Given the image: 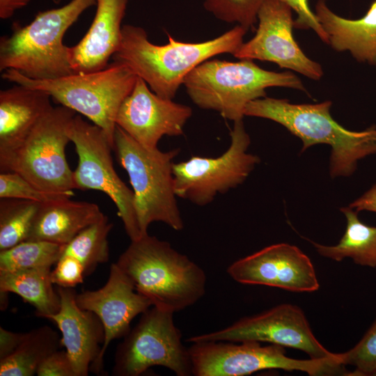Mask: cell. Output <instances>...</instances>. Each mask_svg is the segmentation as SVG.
I'll return each mask as SVG.
<instances>
[{"label":"cell","mask_w":376,"mask_h":376,"mask_svg":"<svg viewBox=\"0 0 376 376\" xmlns=\"http://www.w3.org/2000/svg\"><path fill=\"white\" fill-rule=\"evenodd\" d=\"M247 30L236 25L212 40L185 42L168 36L163 45L152 43L141 26L123 25L113 61L127 65L160 97L173 99L186 77L198 65L222 54H233Z\"/></svg>","instance_id":"cell-1"},{"label":"cell","mask_w":376,"mask_h":376,"mask_svg":"<svg viewBox=\"0 0 376 376\" xmlns=\"http://www.w3.org/2000/svg\"><path fill=\"white\" fill-rule=\"evenodd\" d=\"M116 263L136 291L162 310L178 312L205 293L203 269L168 242L148 233L131 240Z\"/></svg>","instance_id":"cell-2"},{"label":"cell","mask_w":376,"mask_h":376,"mask_svg":"<svg viewBox=\"0 0 376 376\" xmlns=\"http://www.w3.org/2000/svg\"><path fill=\"white\" fill-rule=\"evenodd\" d=\"M331 101L292 104L288 100L265 97L249 103L244 116L281 124L302 141L301 152L315 144L329 145L331 176L348 177L360 159L376 154V127L361 132L348 130L331 117Z\"/></svg>","instance_id":"cell-3"},{"label":"cell","mask_w":376,"mask_h":376,"mask_svg":"<svg viewBox=\"0 0 376 376\" xmlns=\"http://www.w3.org/2000/svg\"><path fill=\"white\" fill-rule=\"evenodd\" d=\"M95 0H71L38 13L28 24H14L0 39V70H15L33 79H54L74 74L70 47L63 42L67 30Z\"/></svg>","instance_id":"cell-4"},{"label":"cell","mask_w":376,"mask_h":376,"mask_svg":"<svg viewBox=\"0 0 376 376\" xmlns=\"http://www.w3.org/2000/svg\"><path fill=\"white\" fill-rule=\"evenodd\" d=\"M183 85L197 107L215 111L233 122L243 119L249 103L266 97L267 88L306 91L292 72L266 70L247 59L238 62L207 60L186 77Z\"/></svg>","instance_id":"cell-5"},{"label":"cell","mask_w":376,"mask_h":376,"mask_svg":"<svg viewBox=\"0 0 376 376\" xmlns=\"http://www.w3.org/2000/svg\"><path fill=\"white\" fill-rule=\"evenodd\" d=\"M1 77L42 91L62 106L86 116L104 132L113 149L118 111L138 79L127 65L116 61L100 70L54 79H33L11 69Z\"/></svg>","instance_id":"cell-6"},{"label":"cell","mask_w":376,"mask_h":376,"mask_svg":"<svg viewBox=\"0 0 376 376\" xmlns=\"http://www.w3.org/2000/svg\"><path fill=\"white\" fill-rule=\"evenodd\" d=\"M113 150L127 171L134 195L135 210L142 235L150 224H166L181 230L184 222L178 205L173 175L179 148L166 152L146 148L116 125Z\"/></svg>","instance_id":"cell-7"},{"label":"cell","mask_w":376,"mask_h":376,"mask_svg":"<svg viewBox=\"0 0 376 376\" xmlns=\"http://www.w3.org/2000/svg\"><path fill=\"white\" fill-rule=\"evenodd\" d=\"M77 112L52 107L15 146L0 150V171L19 173L38 188L52 193H74L73 171L66 159L68 130Z\"/></svg>","instance_id":"cell-8"},{"label":"cell","mask_w":376,"mask_h":376,"mask_svg":"<svg viewBox=\"0 0 376 376\" xmlns=\"http://www.w3.org/2000/svg\"><path fill=\"white\" fill-rule=\"evenodd\" d=\"M200 341L188 350L195 376H244L268 369L297 370L311 376L345 375L343 366L313 359L288 357L284 347L260 342Z\"/></svg>","instance_id":"cell-9"},{"label":"cell","mask_w":376,"mask_h":376,"mask_svg":"<svg viewBox=\"0 0 376 376\" xmlns=\"http://www.w3.org/2000/svg\"><path fill=\"white\" fill-rule=\"evenodd\" d=\"M181 339L173 313L150 307L118 345L112 375L139 376L159 366L178 376L193 375L189 350Z\"/></svg>","instance_id":"cell-10"},{"label":"cell","mask_w":376,"mask_h":376,"mask_svg":"<svg viewBox=\"0 0 376 376\" xmlns=\"http://www.w3.org/2000/svg\"><path fill=\"white\" fill-rule=\"evenodd\" d=\"M68 133L78 156V164L73 171L75 188L97 190L107 194L116 205L130 240L141 237L134 191L115 171L111 157L113 147L104 132L76 115L70 123Z\"/></svg>","instance_id":"cell-11"},{"label":"cell","mask_w":376,"mask_h":376,"mask_svg":"<svg viewBox=\"0 0 376 376\" xmlns=\"http://www.w3.org/2000/svg\"><path fill=\"white\" fill-rule=\"evenodd\" d=\"M230 136L228 148L217 157L192 156L173 164L174 189L178 198L205 206L218 194H225L245 181L260 159L247 152L251 139L242 120L234 122Z\"/></svg>","instance_id":"cell-12"},{"label":"cell","mask_w":376,"mask_h":376,"mask_svg":"<svg viewBox=\"0 0 376 376\" xmlns=\"http://www.w3.org/2000/svg\"><path fill=\"white\" fill-rule=\"evenodd\" d=\"M210 340L266 342L299 350L311 359L343 366L340 353L327 350L314 336L304 311L290 304L277 305L226 328L187 339L189 343Z\"/></svg>","instance_id":"cell-13"},{"label":"cell","mask_w":376,"mask_h":376,"mask_svg":"<svg viewBox=\"0 0 376 376\" xmlns=\"http://www.w3.org/2000/svg\"><path fill=\"white\" fill-rule=\"evenodd\" d=\"M292 10L279 0H265L258 13L255 36L233 55L240 60L273 62L280 68L319 80L323 76L322 66L305 55L293 37Z\"/></svg>","instance_id":"cell-14"},{"label":"cell","mask_w":376,"mask_h":376,"mask_svg":"<svg viewBox=\"0 0 376 376\" xmlns=\"http://www.w3.org/2000/svg\"><path fill=\"white\" fill-rule=\"evenodd\" d=\"M235 281L296 292H311L320 283L311 259L287 243L266 246L233 263L227 269Z\"/></svg>","instance_id":"cell-15"},{"label":"cell","mask_w":376,"mask_h":376,"mask_svg":"<svg viewBox=\"0 0 376 376\" xmlns=\"http://www.w3.org/2000/svg\"><path fill=\"white\" fill-rule=\"evenodd\" d=\"M191 116L190 107L159 96L138 77L119 108L116 123L142 146L155 149L164 136L182 135Z\"/></svg>","instance_id":"cell-16"},{"label":"cell","mask_w":376,"mask_h":376,"mask_svg":"<svg viewBox=\"0 0 376 376\" xmlns=\"http://www.w3.org/2000/svg\"><path fill=\"white\" fill-rule=\"evenodd\" d=\"M76 301L80 308L95 313L104 326V340L99 357L90 368L95 374L104 368V357L111 342L124 337L134 318L152 306L148 298L136 291L116 263L111 265L103 287L77 293Z\"/></svg>","instance_id":"cell-17"},{"label":"cell","mask_w":376,"mask_h":376,"mask_svg":"<svg viewBox=\"0 0 376 376\" xmlns=\"http://www.w3.org/2000/svg\"><path fill=\"white\" fill-rule=\"evenodd\" d=\"M56 290L61 298L60 308L47 318L58 326L62 345L72 362L76 376H86L104 340L103 324L95 313L79 307L72 288L58 286Z\"/></svg>","instance_id":"cell-18"},{"label":"cell","mask_w":376,"mask_h":376,"mask_svg":"<svg viewBox=\"0 0 376 376\" xmlns=\"http://www.w3.org/2000/svg\"><path fill=\"white\" fill-rule=\"evenodd\" d=\"M129 0H95L93 20L82 39L70 47V60L75 73L97 71L106 68L116 52L121 25Z\"/></svg>","instance_id":"cell-19"},{"label":"cell","mask_w":376,"mask_h":376,"mask_svg":"<svg viewBox=\"0 0 376 376\" xmlns=\"http://www.w3.org/2000/svg\"><path fill=\"white\" fill-rule=\"evenodd\" d=\"M315 14L328 36V44L338 51H349L355 59L376 65V0L363 17L343 18L318 0Z\"/></svg>","instance_id":"cell-20"},{"label":"cell","mask_w":376,"mask_h":376,"mask_svg":"<svg viewBox=\"0 0 376 376\" xmlns=\"http://www.w3.org/2000/svg\"><path fill=\"white\" fill-rule=\"evenodd\" d=\"M104 216L93 203L64 198L42 203L27 240L65 245L83 229Z\"/></svg>","instance_id":"cell-21"},{"label":"cell","mask_w":376,"mask_h":376,"mask_svg":"<svg viewBox=\"0 0 376 376\" xmlns=\"http://www.w3.org/2000/svg\"><path fill=\"white\" fill-rule=\"evenodd\" d=\"M47 93L15 84L0 91V150L24 139L53 107Z\"/></svg>","instance_id":"cell-22"},{"label":"cell","mask_w":376,"mask_h":376,"mask_svg":"<svg viewBox=\"0 0 376 376\" xmlns=\"http://www.w3.org/2000/svg\"><path fill=\"white\" fill-rule=\"evenodd\" d=\"M51 272L49 268L0 271V292L17 294L35 308L37 316L47 318L58 312L61 306Z\"/></svg>","instance_id":"cell-23"},{"label":"cell","mask_w":376,"mask_h":376,"mask_svg":"<svg viewBox=\"0 0 376 376\" xmlns=\"http://www.w3.org/2000/svg\"><path fill=\"white\" fill-rule=\"evenodd\" d=\"M340 211L347 221L344 235L333 246L312 242L317 252L338 262L350 258L357 265L376 267V226L362 222L358 217L359 212L350 207H342Z\"/></svg>","instance_id":"cell-24"},{"label":"cell","mask_w":376,"mask_h":376,"mask_svg":"<svg viewBox=\"0 0 376 376\" xmlns=\"http://www.w3.org/2000/svg\"><path fill=\"white\" fill-rule=\"evenodd\" d=\"M61 337L49 326L25 333L15 349L0 359V376H32L44 360L62 347Z\"/></svg>","instance_id":"cell-25"},{"label":"cell","mask_w":376,"mask_h":376,"mask_svg":"<svg viewBox=\"0 0 376 376\" xmlns=\"http://www.w3.org/2000/svg\"><path fill=\"white\" fill-rule=\"evenodd\" d=\"M113 224L105 215L79 232L65 245L63 255L77 259L84 268L85 276L89 275L99 264L109 259L108 236Z\"/></svg>","instance_id":"cell-26"},{"label":"cell","mask_w":376,"mask_h":376,"mask_svg":"<svg viewBox=\"0 0 376 376\" xmlns=\"http://www.w3.org/2000/svg\"><path fill=\"white\" fill-rule=\"evenodd\" d=\"M65 245L45 240H25L0 251V271L51 269L64 252Z\"/></svg>","instance_id":"cell-27"},{"label":"cell","mask_w":376,"mask_h":376,"mask_svg":"<svg viewBox=\"0 0 376 376\" xmlns=\"http://www.w3.org/2000/svg\"><path fill=\"white\" fill-rule=\"evenodd\" d=\"M42 204L25 199H0V251L28 240Z\"/></svg>","instance_id":"cell-28"},{"label":"cell","mask_w":376,"mask_h":376,"mask_svg":"<svg viewBox=\"0 0 376 376\" xmlns=\"http://www.w3.org/2000/svg\"><path fill=\"white\" fill-rule=\"evenodd\" d=\"M265 0H203L205 9L218 19L236 23L247 31L258 20Z\"/></svg>","instance_id":"cell-29"},{"label":"cell","mask_w":376,"mask_h":376,"mask_svg":"<svg viewBox=\"0 0 376 376\" xmlns=\"http://www.w3.org/2000/svg\"><path fill=\"white\" fill-rule=\"evenodd\" d=\"M74 193H52L44 191L17 173L3 171L0 173V198H19L45 203L71 198Z\"/></svg>","instance_id":"cell-30"},{"label":"cell","mask_w":376,"mask_h":376,"mask_svg":"<svg viewBox=\"0 0 376 376\" xmlns=\"http://www.w3.org/2000/svg\"><path fill=\"white\" fill-rule=\"evenodd\" d=\"M340 357L343 366L354 368L352 375L376 376V320L361 339Z\"/></svg>","instance_id":"cell-31"},{"label":"cell","mask_w":376,"mask_h":376,"mask_svg":"<svg viewBox=\"0 0 376 376\" xmlns=\"http://www.w3.org/2000/svg\"><path fill=\"white\" fill-rule=\"evenodd\" d=\"M84 276L82 264L69 255H63L51 272L53 283L63 288H74L82 283Z\"/></svg>","instance_id":"cell-32"},{"label":"cell","mask_w":376,"mask_h":376,"mask_svg":"<svg viewBox=\"0 0 376 376\" xmlns=\"http://www.w3.org/2000/svg\"><path fill=\"white\" fill-rule=\"evenodd\" d=\"M285 3L297 14L294 21V28L299 29H313L318 37L328 44V36L320 24L315 13L309 6L308 0H279Z\"/></svg>","instance_id":"cell-33"},{"label":"cell","mask_w":376,"mask_h":376,"mask_svg":"<svg viewBox=\"0 0 376 376\" xmlns=\"http://www.w3.org/2000/svg\"><path fill=\"white\" fill-rule=\"evenodd\" d=\"M38 376H76L72 362L66 350H56L40 364Z\"/></svg>","instance_id":"cell-34"},{"label":"cell","mask_w":376,"mask_h":376,"mask_svg":"<svg viewBox=\"0 0 376 376\" xmlns=\"http://www.w3.org/2000/svg\"><path fill=\"white\" fill-rule=\"evenodd\" d=\"M25 333H15L0 327V359L12 354L22 340Z\"/></svg>","instance_id":"cell-35"},{"label":"cell","mask_w":376,"mask_h":376,"mask_svg":"<svg viewBox=\"0 0 376 376\" xmlns=\"http://www.w3.org/2000/svg\"><path fill=\"white\" fill-rule=\"evenodd\" d=\"M349 207L357 212L369 211L376 213V183L359 198L350 203Z\"/></svg>","instance_id":"cell-36"},{"label":"cell","mask_w":376,"mask_h":376,"mask_svg":"<svg viewBox=\"0 0 376 376\" xmlns=\"http://www.w3.org/2000/svg\"><path fill=\"white\" fill-rule=\"evenodd\" d=\"M31 0H0V18L11 17L15 12L26 6Z\"/></svg>","instance_id":"cell-37"},{"label":"cell","mask_w":376,"mask_h":376,"mask_svg":"<svg viewBox=\"0 0 376 376\" xmlns=\"http://www.w3.org/2000/svg\"><path fill=\"white\" fill-rule=\"evenodd\" d=\"M51 1H53L54 3H56V4L59 3L60 1H61V0H51Z\"/></svg>","instance_id":"cell-38"}]
</instances>
